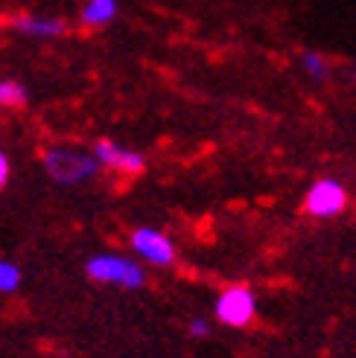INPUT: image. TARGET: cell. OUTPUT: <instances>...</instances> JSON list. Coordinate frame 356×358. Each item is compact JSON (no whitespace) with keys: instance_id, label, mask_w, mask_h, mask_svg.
<instances>
[{"instance_id":"6da1fadb","label":"cell","mask_w":356,"mask_h":358,"mask_svg":"<svg viewBox=\"0 0 356 358\" xmlns=\"http://www.w3.org/2000/svg\"><path fill=\"white\" fill-rule=\"evenodd\" d=\"M41 160H44L47 175L62 187H76V184L91 181V178L97 175V169L102 166L94 152H85V149H76V146L44 149Z\"/></svg>"},{"instance_id":"30bf717a","label":"cell","mask_w":356,"mask_h":358,"mask_svg":"<svg viewBox=\"0 0 356 358\" xmlns=\"http://www.w3.org/2000/svg\"><path fill=\"white\" fill-rule=\"evenodd\" d=\"M301 67H304V73L307 76H313V79H318V82H327L330 79V64H327V59L322 56V52H313V50H307L304 56H301Z\"/></svg>"},{"instance_id":"7c38bea8","label":"cell","mask_w":356,"mask_h":358,"mask_svg":"<svg viewBox=\"0 0 356 358\" xmlns=\"http://www.w3.org/2000/svg\"><path fill=\"white\" fill-rule=\"evenodd\" d=\"M187 332L193 335V338H207L210 335V324L205 317H193L190 324H187Z\"/></svg>"},{"instance_id":"277c9868","label":"cell","mask_w":356,"mask_h":358,"mask_svg":"<svg viewBox=\"0 0 356 358\" xmlns=\"http://www.w3.org/2000/svg\"><path fill=\"white\" fill-rule=\"evenodd\" d=\"M132 248L135 254L149 262V265H158V268H167L175 262V245L167 234L155 227H135L132 230Z\"/></svg>"},{"instance_id":"7a4b0ae2","label":"cell","mask_w":356,"mask_h":358,"mask_svg":"<svg viewBox=\"0 0 356 358\" xmlns=\"http://www.w3.org/2000/svg\"><path fill=\"white\" fill-rule=\"evenodd\" d=\"M85 274L97 282L120 285V289H140L146 282V271L135 259L120 257V254H97L85 262Z\"/></svg>"},{"instance_id":"52a82bcc","label":"cell","mask_w":356,"mask_h":358,"mask_svg":"<svg viewBox=\"0 0 356 358\" xmlns=\"http://www.w3.org/2000/svg\"><path fill=\"white\" fill-rule=\"evenodd\" d=\"M12 27L21 35H29V38H59L67 29L62 17H44V15H18L12 17Z\"/></svg>"},{"instance_id":"3957f363","label":"cell","mask_w":356,"mask_h":358,"mask_svg":"<svg viewBox=\"0 0 356 358\" xmlns=\"http://www.w3.org/2000/svg\"><path fill=\"white\" fill-rule=\"evenodd\" d=\"M217 317L225 327H248L257 315V300L254 292L248 285H228V289L217 297V306H213Z\"/></svg>"},{"instance_id":"4fadbf2b","label":"cell","mask_w":356,"mask_h":358,"mask_svg":"<svg viewBox=\"0 0 356 358\" xmlns=\"http://www.w3.org/2000/svg\"><path fill=\"white\" fill-rule=\"evenodd\" d=\"M9 172H12L9 157H6V152H4V149H0V189H4V187L9 184Z\"/></svg>"},{"instance_id":"8992f818","label":"cell","mask_w":356,"mask_h":358,"mask_svg":"<svg viewBox=\"0 0 356 358\" xmlns=\"http://www.w3.org/2000/svg\"><path fill=\"white\" fill-rule=\"evenodd\" d=\"M94 155L102 166H109V169H117L123 175H140L146 169V157L135 152V149H126V146H120V143L114 140H97L94 143Z\"/></svg>"},{"instance_id":"9c48e42d","label":"cell","mask_w":356,"mask_h":358,"mask_svg":"<svg viewBox=\"0 0 356 358\" xmlns=\"http://www.w3.org/2000/svg\"><path fill=\"white\" fill-rule=\"evenodd\" d=\"M27 99H29V91L21 82H15V79L0 82V105L4 108H24Z\"/></svg>"},{"instance_id":"5b68a950","label":"cell","mask_w":356,"mask_h":358,"mask_svg":"<svg viewBox=\"0 0 356 358\" xmlns=\"http://www.w3.org/2000/svg\"><path fill=\"white\" fill-rule=\"evenodd\" d=\"M348 204V192L339 181L333 178H322L307 189V199H304V210L315 219H330L336 213H342Z\"/></svg>"},{"instance_id":"8fae6325","label":"cell","mask_w":356,"mask_h":358,"mask_svg":"<svg viewBox=\"0 0 356 358\" xmlns=\"http://www.w3.org/2000/svg\"><path fill=\"white\" fill-rule=\"evenodd\" d=\"M21 285V268L9 259H0V294H12Z\"/></svg>"},{"instance_id":"ba28073f","label":"cell","mask_w":356,"mask_h":358,"mask_svg":"<svg viewBox=\"0 0 356 358\" xmlns=\"http://www.w3.org/2000/svg\"><path fill=\"white\" fill-rule=\"evenodd\" d=\"M117 9H120V0H88L79 12V21L85 27H105L114 21Z\"/></svg>"}]
</instances>
